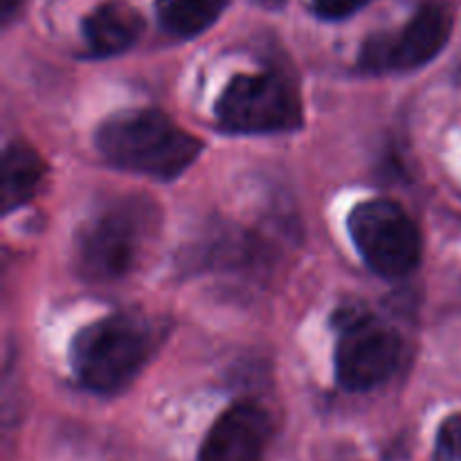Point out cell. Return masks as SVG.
<instances>
[{
	"label": "cell",
	"instance_id": "6da1fadb",
	"mask_svg": "<svg viewBox=\"0 0 461 461\" xmlns=\"http://www.w3.org/2000/svg\"><path fill=\"white\" fill-rule=\"evenodd\" d=\"M97 149L111 165L153 178H176L201 153L203 142L151 108L122 111L97 129Z\"/></svg>",
	"mask_w": 461,
	"mask_h": 461
},
{
	"label": "cell",
	"instance_id": "7a4b0ae2",
	"mask_svg": "<svg viewBox=\"0 0 461 461\" xmlns=\"http://www.w3.org/2000/svg\"><path fill=\"white\" fill-rule=\"evenodd\" d=\"M153 336L142 318L108 315L77 333L72 367L84 387L113 394L129 385L151 354Z\"/></svg>",
	"mask_w": 461,
	"mask_h": 461
},
{
	"label": "cell",
	"instance_id": "3957f363",
	"mask_svg": "<svg viewBox=\"0 0 461 461\" xmlns=\"http://www.w3.org/2000/svg\"><path fill=\"white\" fill-rule=\"evenodd\" d=\"M338 331L336 376L345 390L365 392L394 374L401 358L396 331L374 318L363 306H342L333 315Z\"/></svg>",
	"mask_w": 461,
	"mask_h": 461
},
{
	"label": "cell",
	"instance_id": "277c9868",
	"mask_svg": "<svg viewBox=\"0 0 461 461\" xmlns=\"http://www.w3.org/2000/svg\"><path fill=\"white\" fill-rule=\"evenodd\" d=\"M347 228L374 273L396 279L419 266L421 234L399 203L387 198L360 203L351 210Z\"/></svg>",
	"mask_w": 461,
	"mask_h": 461
},
{
	"label": "cell",
	"instance_id": "5b68a950",
	"mask_svg": "<svg viewBox=\"0 0 461 461\" xmlns=\"http://www.w3.org/2000/svg\"><path fill=\"white\" fill-rule=\"evenodd\" d=\"M216 117L230 133H282L302 124V104L277 72L237 75L216 102Z\"/></svg>",
	"mask_w": 461,
	"mask_h": 461
},
{
	"label": "cell",
	"instance_id": "8992f818",
	"mask_svg": "<svg viewBox=\"0 0 461 461\" xmlns=\"http://www.w3.org/2000/svg\"><path fill=\"white\" fill-rule=\"evenodd\" d=\"M144 230V210L131 203H120L95 216L77 234L75 261L81 277L93 284L124 277L138 261Z\"/></svg>",
	"mask_w": 461,
	"mask_h": 461
},
{
	"label": "cell",
	"instance_id": "52a82bcc",
	"mask_svg": "<svg viewBox=\"0 0 461 461\" xmlns=\"http://www.w3.org/2000/svg\"><path fill=\"white\" fill-rule=\"evenodd\" d=\"M450 27V14L441 5H423L399 36H369L360 50V68L365 72H387L426 66L441 52Z\"/></svg>",
	"mask_w": 461,
	"mask_h": 461
},
{
	"label": "cell",
	"instance_id": "ba28073f",
	"mask_svg": "<svg viewBox=\"0 0 461 461\" xmlns=\"http://www.w3.org/2000/svg\"><path fill=\"white\" fill-rule=\"evenodd\" d=\"M270 441V417L264 408L241 401L225 410L198 453V461H264Z\"/></svg>",
	"mask_w": 461,
	"mask_h": 461
},
{
	"label": "cell",
	"instance_id": "9c48e42d",
	"mask_svg": "<svg viewBox=\"0 0 461 461\" xmlns=\"http://www.w3.org/2000/svg\"><path fill=\"white\" fill-rule=\"evenodd\" d=\"M142 18L129 5L106 3L84 21V36L97 57H113L138 41Z\"/></svg>",
	"mask_w": 461,
	"mask_h": 461
},
{
	"label": "cell",
	"instance_id": "30bf717a",
	"mask_svg": "<svg viewBox=\"0 0 461 461\" xmlns=\"http://www.w3.org/2000/svg\"><path fill=\"white\" fill-rule=\"evenodd\" d=\"M45 162L30 144L12 142L3 156V212H12L36 194L43 183Z\"/></svg>",
	"mask_w": 461,
	"mask_h": 461
},
{
	"label": "cell",
	"instance_id": "8fae6325",
	"mask_svg": "<svg viewBox=\"0 0 461 461\" xmlns=\"http://www.w3.org/2000/svg\"><path fill=\"white\" fill-rule=\"evenodd\" d=\"M228 0H158L162 27L176 36H194L212 25Z\"/></svg>",
	"mask_w": 461,
	"mask_h": 461
},
{
	"label": "cell",
	"instance_id": "7c38bea8",
	"mask_svg": "<svg viewBox=\"0 0 461 461\" xmlns=\"http://www.w3.org/2000/svg\"><path fill=\"white\" fill-rule=\"evenodd\" d=\"M435 461H461V412L450 414L439 426Z\"/></svg>",
	"mask_w": 461,
	"mask_h": 461
},
{
	"label": "cell",
	"instance_id": "4fadbf2b",
	"mask_svg": "<svg viewBox=\"0 0 461 461\" xmlns=\"http://www.w3.org/2000/svg\"><path fill=\"white\" fill-rule=\"evenodd\" d=\"M365 3L367 0H313V9L318 16L338 21V18H347L358 12Z\"/></svg>",
	"mask_w": 461,
	"mask_h": 461
},
{
	"label": "cell",
	"instance_id": "5bb4252c",
	"mask_svg": "<svg viewBox=\"0 0 461 461\" xmlns=\"http://www.w3.org/2000/svg\"><path fill=\"white\" fill-rule=\"evenodd\" d=\"M23 0H0V14H3V21H9L12 18V14L16 12L18 5H21Z\"/></svg>",
	"mask_w": 461,
	"mask_h": 461
}]
</instances>
